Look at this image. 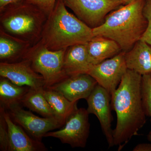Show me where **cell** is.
I'll use <instances>...</instances> for the list:
<instances>
[{"instance_id": "83f0119b", "label": "cell", "mask_w": 151, "mask_h": 151, "mask_svg": "<svg viewBox=\"0 0 151 151\" xmlns=\"http://www.w3.org/2000/svg\"><path fill=\"white\" fill-rule=\"evenodd\" d=\"M122 1H124L126 4H127L130 3V2L132 1H134V0H122Z\"/></svg>"}, {"instance_id": "d6986e66", "label": "cell", "mask_w": 151, "mask_h": 151, "mask_svg": "<svg viewBox=\"0 0 151 151\" xmlns=\"http://www.w3.org/2000/svg\"><path fill=\"white\" fill-rule=\"evenodd\" d=\"M30 87L14 84L7 78L1 77L0 102L6 110L17 105H21L22 100Z\"/></svg>"}, {"instance_id": "52a82bcc", "label": "cell", "mask_w": 151, "mask_h": 151, "mask_svg": "<svg viewBox=\"0 0 151 151\" xmlns=\"http://www.w3.org/2000/svg\"><path fill=\"white\" fill-rule=\"evenodd\" d=\"M89 115L87 109L77 108L60 129L49 132L45 137L57 138L73 148L85 147L90 130Z\"/></svg>"}, {"instance_id": "7c38bea8", "label": "cell", "mask_w": 151, "mask_h": 151, "mask_svg": "<svg viewBox=\"0 0 151 151\" xmlns=\"http://www.w3.org/2000/svg\"><path fill=\"white\" fill-rule=\"evenodd\" d=\"M97 82L88 73H80L68 76L50 88L62 93L72 102L85 100L92 93Z\"/></svg>"}, {"instance_id": "7402d4cb", "label": "cell", "mask_w": 151, "mask_h": 151, "mask_svg": "<svg viewBox=\"0 0 151 151\" xmlns=\"http://www.w3.org/2000/svg\"><path fill=\"white\" fill-rule=\"evenodd\" d=\"M5 108L0 106V150L1 151L9 150V135L8 128L4 115Z\"/></svg>"}, {"instance_id": "44dd1931", "label": "cell", "mask_w": 151, "mask_h": 151, "mask_svg": "<svg viewBox=\"0 0 151 151\" xmlns=\"http://www.w3.org/2000/svg\"><path fill=\"white\" fill-rule=\"evenodd\" d=\"M142 103L146 116L151 117V73L142 76L141 81Z\"/></svg>"}, {"instance_id": "6da1fadb", "label": "cell", "mask_w": 151, "mask_h": 151, "mask_svg": "<svg viewBox=\"0 0 151 151\" xmlns=\"http://www.w3.org/2000/svg\"><path fill=\"white\" fill-rule=\"evenodd\" d=\"M142 75L128 69L116 91L111 95L112 109L117 123L113 130L114 146L121 150L146 124L141 95Z\"/></svg>"}, {"instance_id": "ba28073f", "label": "cell", "mask_w": 151, "mask_h": 151, "mask_svg": "<svg viewBox=\"0 0 151 151\" xmlns=\"http://www.w3.org/2000/svg\"><path fill=\"white\" fill-rule=\"evenodd\" d=\"M122 51L115 56L93 65L88 74L112 95L118 88L128 68Z\"/></svg>"}, {"instance_id": "4316f807", "label": "cell", "mask_w": 151, "mask_h": 151, "mask_svg": "<svg viewBox=\"0 0 151 151\" xmlns=\"http://www.w3.org/2000/svg\"><path fill=\"white\" fill-rule=\"evenodd\" d=\"M150 118L151 122V117H150ZM147 139L149 142L151 143V130H150V132H149L148 134L147 135Z\"/></svg>"}, {"instance_id": "4fadbf2b", "label": "cell", "mask_w": 151, "mask_h": 151, "mask_svg": "<svg viewBox=\"0 0 151 151\" xmlns=\"http://www.w3.org/2000/svg\"><path fill=\"white\" fill-rule=\"evenodd\" d=\"M4 115L8 128L9 151H45L47 150L42 141L29 136L21 126L16 124L5 109Z\"/></svg>"}, {"instance_id": "2e32d148", "label": "cell", "mask_w": 151, "mask_h": 151, "mask_svg": "<svg viewBox=\"0 0 151 151\" xmlns=\"http://www.w3.org/2000/svg\"><path fill=\"white\" fill-rule=\"evenodd\" d=\"M86 44L76 45L66 49L63 69L68 76L88 73L93 66L89 60Z\"/></svg>"}, {"instance_id": "5bb4252c", "label": "cell", "mask_w": 151, "mask_h": 151, "mask_svg": "<svg viewBox=\"0 0 151 151\" xmlns=\"http://www.w3.org/2000/svg\"><path fill=\"white\" fill-rule=\"evenodd\" d=\"M0 35L1 62H17L24 59L30 47V44L1 29Z\"/></svg>"}, {"instance_id": "30bf717a", "label": "cell", "mask_w": 151, "mask_h": 151, "mask_svg": "<svg viewBox=\"0 0 151 151\" xmlns=\"http://www.w3.org/2000/svg\"><path fill=\"white\" fill-rule=\"evenodd\" d=\"M86 100L88 104L87 111L89 114H94L97 117L109 147H113L111 94L105 88L97 84Z\"/></svg>"}, {"instance_id": "cb8c5ba5", "label": "cell", "mask_w": 151, "mask_h": 151, "mask_svg": "<svg viewBox=\"0 0 151 151\" xmlns=\"http://www.w3.org/2000/svg\"><path fill=\"white\" fill-rule=\"evenodd\" d=\"M27 2L37 6L43 11L47 16L53 10L56 0H25Z\"/></svg>"}, {"instance_id": "603a6c76", "label": "cell", "mask_w": 151, "mask_h": 151, "mask_svg": "<svg viewBox=\"0 0 151 151\" xmlns=\"http://www.w3.org/2000/svg\"><path fill=\"white\" fill-rule=\"evenodd\" d=\"M143 14L148 21V27L141 40L151 46V0H146L143 8Z\"/></svg>"}, {"instance_id": "8fae6325", "label": "cell", "mask_w": 151, "mask_h": 151, "mask_svg": "<svg viewBox=\"0 0 151 151\" xmlns=\"http://www.w3.org/2000/svg\"><path fill=\"white\" fill-rule=\"evenodd\" d=\"M0 76L18 86L34 89L44 88L45 86L43 77L33 70L28 59L17 62L0 63Z\"/></svg>"}, {"instance_id": "3957f363", "label": "cell", "mask_w": 151, "mask_h": 151, "mask_svg": "<svg viewBox=\"0 0 151 151\" xmlns=\"http://www.w3.org/2000/svg\"><path fill=\"white\" fill-rule=\"evenodd\" d=\"M94 37L92 29L67 10L63 0H56L44 25L40 42L52 51L86 44Z\"/></svg>"}, {"instance_id": "9c48e42d", "label": "cell", "mask_w": 151, "mask_h": 151, "mask_svg": "<svg viewBox=\"0 0 151 151\" xmlns=\"http://www.w3.org/2000/svg\"><path fill=\"white\" fill-rule=\"evenodd\" d=\"M8 111L14 122L37 140L42 141L48 132L62 127L55 118L38 117L23 109L21 105L13 106Z\"/></svg>"}, {"instance_id": "7a4b0ae2", "label": "cell", "mask_w": 151, "mask_h": 151, "mask_svg": "<svg viewBox=\"0 0 151 151\" xmlns=\"http://www.w3.org/2000/svg\"><path fill=\"white\" fill-rule=\"evenodd\" d=\"M146 0H134L108 14L102 24L92 29L93 35L116 42L126 52L140 40L148 27L143 14Z\"/></svg>"}, {"instance_id": "5b68a950", "label": "cell", "mask_w": 151, "mask_h": 151, "mask_svg": "<svg viewBox=\"0 0 151 151\" xmlns=\"http://www.w3.org/2000/svg\"><path fill=\"white\" fill-rule=\"evenodd\" d=\"M67 49L52 51L40 42L30 47L24 59H28L33 70L44 79V88L51 87L67 78L63 61Z\"/></svg>"}, {"instance_id": "ac0fdd59", "label": "cell", "mask_w": 151, "mask_h": 151, "mask_svg": "<svg viewBox=\"0 0 151 151\" xmlns=\"http://www.w3.org/2000/svg\"><path fill=\"white\" fill-rule=\"evenodd\" d=\"M43 92L55 119L63 127L68 117L77 109V102L69 101L62 93L50 88H44Z\"/></svg>"}, {"instance_id": "484cf974", "label": "cell", "mask_w": 151, "mask_h": 151, "mask_svg": "<svg viewBox=\"0 0 151 151\" xmlns=\"http://www.w3.org/2000/svg\"><path fill=\"white\" fill-rule=\"evenodd\" d=\"M19 0H0V9L4 8L8 5L16 2Z\"/></svg>"}, {"instance_id": "e0dca14e", "label": "cell", "mask_w": 151, "mask_h": 151, "mask_svg": "<svg viewBox=\"0 0 151 151\" xmlns=\"http://www.w3.org/2000/svg\"><path fill=\"white\" fill-rule=\"evenodd\" d=\"M86 45L89 60L93 65L111 58L122 51L115 41L101 36H94Z\"/></svg>"}, {"instance_id": "9a60e30c", "label": "cell", "mask_w": 151, "mask_h": 151, "mask_svg": "<svg viewBox=\"0 0 151 151\" xmlns=\"http://www.w3.org/2000/svg\"><path fill=\"white\" fill-rule=\"evenodd\" d=\"M127 68L141 75L151 73V46L142 40L125 53Z\"/></svg>"}, {"instance_id": "8992f818", "label": "cell", "mask_w": 151, "mask_h": 151, "mask_svg": "<svg viewBox=\"0 0 151 151\" xmlns=\"http://www.w3.org/2000/svg\"><path fill=\"white\" fill-rule=\"evenodd\" d=\"M66 7L92 28L103 24L112 11L126 4L122 0H63Z\"/></svg>"}, {"instance_id": "d4e9b609", "label": "cell", "mask_w": 151, "mask_h": 151, "mask_svg": "<svg viewBox=\"0 0 151 151\" xmlns=\"http://www.w3.org/2000/svg\"><path fill=\"white\" fill-rule=\"evenodd\" d=\"M133 151H151V143H141L133 149Z\"/></svg>"}, {"instance_id": "ffe728a7", "label": "cell", "mask_w": 151, "mask_h": 151, "mask_svg": "<svg viewBox=\"0 0 151 151\" xmlns=\"http://www.w3.org/2000/svg\"><path fill=\"white\" fill-rule=\"evenodd\" d=\"M43 89L30 88L23 98L21 105L45 118H55L53 110L43 94Z\"/></svg>"}, {"instance_id": "277c9868", "label": "cell", "mask_w": 151, "mask_h": 151, "mask_svg": "<svg viewBox=\"0 0 151 151\" xmlns=\"http://www.w3.org/2000/svg\"><path fill=\"white\" fill-rule=\"evenodd\" d=\"M0 11L1 29L31 45L40 41L47 16L37 6L19 0Z\"/></svg>"}]
</instances>
